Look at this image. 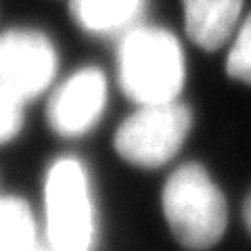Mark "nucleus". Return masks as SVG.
Instances as JSON below:
<instances>
[{
  "label": "nucleus",
  "instance_id": "obj_10",
  "mask_svg": "<svg viewBox=\"0 0 251 251\" xmlns=\"http://www.w3.org/2000/svg\"><path fill=\"white\" fill-rule=\"evenodd\" d=\"M226 72L232 80L251 86V13L234 31V40L226 57Z\"/></svg>",
  "mask_w": 251,
  "mask_h": 251
},
{
  "label": "nucleus",
  "instance_id": "obj_8",
  "mask_svg": "<svg viewBox=\"0 0 251 251\" xmlns=\"http://www.w3.org/2000/svg\"><path fill=\"white\" fill-rule=\"evenodd\" d=\"M145 0H72L77 25L94 36L124 34L143 11Z\"/></svg>",
  "mask_w": 251,
  "mask_h": 251
},
{
  "label": "nucleus",
  "instance_id": "obj_11",
  "mask_svg": "<svg viewBox=\"0 0 251 251\" xmlns=\"http://www.w3.org/2000/svg\"><path fill=\"white\" fill-rule=\"evenodd\" d=\"M23 126V109L21 103L4 92H0V145L9 143L21 132Z\"/></svg>",
  "mask_w": 251,
  "mask_h": 251
},
{
  "label": "nucleus",
  "instance_id": "obj_9",
  "mask_svg": "<svg viewBox=\"0 0 251 251\" xmlns=\"http://www.w3.org/2000/svg\"><path fill=\"white\" fill-rule=\"evenodd\" d=\"M0 251H36V222L23 199L0 197Z\"/></svg>",
  "mask_w": 251,
  "mask_h": 251
},
{
  "label": "nucleus",
  "instance_id": "obj_5",
  "mask_svg": "<svg viewBox=\"0 0 251 251\" xmlns=\"http://www.w3.org/2000/svg\"><path fill=\"white\" fill-rule=\"evenodd\" d=\"M57 72L52 42L36 29H9L0 36V92L25 100L42 94Z\"/></svg>",
  "mask_w": 251,
  "mask_h": 251
},
{
  "label": "nucleus",
  "instance_id": "obj_2",
  "mask_svg": "<svg viewBox=\"0 0 251 251\" xmlns=\"http://www.w3.org/2000/svg\"><path fill=\"white\" fill-rule=\"evenodd\" d=\"M161 205L178 243L193 251L214 247L228 224L224 195L199 163H186L168 178Z\"/></svg>",
  "mask_w": 251,
  "mask_h": 251
},
{
  "label": "nucleus",
  "instance_id": "obj_7",
  "mask_svg": "<svg viewBox=\"0 0 251 251\" xmlns=\"http://www.w3.org/2000/svg\"><path fill=\"white\" fill-rule=\"evenodd\" d=\"M188 38L203 50H218L241 25L243 0H182Z\"/></svg>",
  "mask_w": 251,
  "mask_h": 251
},
{
  "label": "nucleus",
  "instance_id": "obj_6",
  "mask_svg": "<svg viewBox=\"0 0 251 251\" xmlns=\"http://www.w3.org/2000/svg\"><path fill=\"white\" fill-rule=\"evenodd\" d=\"M105 105V75L99 69H80L52 92L46 120L61 136H82L100 120Z\"/></svg>",
  "mask_w": 251,
  "mask_h": 251
},
{
  "label": "nucleus",
  "instance_id": "obj_1",
  "mask_svg": "<svg viewBox=\"0 0 251 251\" xmlns=\"http://www.w3.org/2000/svg\"><path fill=\"white\" fill-rule=\"evenodd\" d=\"M117 82L138 107L178 100L184 84V54L176 36L153 25L124 31L117 50Z\"/></svg>",
  "mask_w": 251,
  "mask_h": 251
},
{
  "label": "nucleus",
  "instance_id": "obj_12",
  "mask_svg": "<svg viewBox=\"0 0 251 251\" xmlns=\"http://www.w3.org/2000/svg\"><path fill=\"white\" fill-rule=\"evenodd\" d=\"M243 218H245V224H247V228L251 232V195L245 201V207H243Z\"/></svg>",
  "mask_w": 251,
  "mask_h": 251
},
{
  "label": "nucleus",
  "instance_id": "obj_13",
  "mask_svg": "<svg viewBox=\"0 0 251 251\" xmlns=\"http://www.w3.org/2000/svg\"><path fill=\"white\" fill-rule=\"evenodd\" d=\"M36 251H57V249H54V247H50V245H49L46 249H36Z\"/></svg>",
  "mask_w": 251,
  "mask_h": 251
},
{
  "label": "nucleus",
  "instance_id": "obj_4",
  "mask_svg": "<svg viewBox=\"0 0 251 251\" xmlns=\"http://www.w3.org/2000/svg\"><path fill=\"white\" fill-rule=\"evenodd\" d=\"M193 115L186 105H140L115 132L113 145L128 163L145 170L161 168L174 157L191 132Z\"/></svg>",
  "mask_w": 251,
  "mask_h": 251
},
{
  "label": "nucleus",
  "instance_id": "obj_3",
  "mask_svg": "<svg viewBox=\"0 0 251 251\" xmlns=\"http://www.w3.org/2000/svg\"><path fill=\"white\" fill-rule=\"evenodd\" d=\"M44 218L49 245L57 251H90L94 214L90 182L77 159L54 161L44 182Z\"/></svg>",
  "mask_w": 251,
  "mask_h": 251
}]
</instances>
